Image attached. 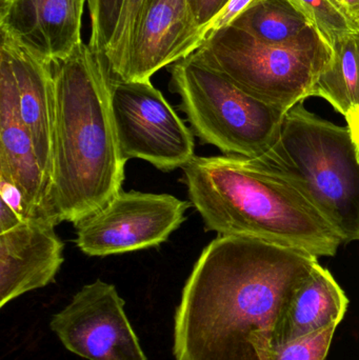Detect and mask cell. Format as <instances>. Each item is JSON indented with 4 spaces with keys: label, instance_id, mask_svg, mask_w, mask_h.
<instances>
[{
    "label": "cell",
    "instance_id": "1",
    "mask_svg": "<svg viewBox=\"0 0 359 360\" xmlns=\"http://www.w3.org/2000/svg\"><path fill=\"white\" fill-rule=\"evenodd\" d=\"M318 258L250 237L211 241L175 310L174 360H261Z\"/></svg>",
    "mask_w": 359,
    "mask_h": 360
},
{
    "label": "cell",
    "instance_id": "2",
    "mask_svg": "<svg viewBox=\"0 0 359 360\" xmlns=\"http://www.w3.org/2000/svg\"><path fill=\"white\" fill-rule=\"evenodd\" d=\"M50 67L55 94L50 205L59 221L75 224L122 191L128 160L116 137L105 60L81 42Z\"/></svg>",
    "mask_w": 359,
    "mask_h": 360
},
{
    "label": "cell",
    "instance_id": "3",
    "mask_svg": "<svg viewBox=\"0 0 359 360\" xmlns=\"http://www.w3.org/2000/svg\"><path fill=\"white\" fill-rule=\"evenodd\" d=\"M190 202L207 230L219 236L250 237L334 256L341 235L286 180L266 172L250 158L195 156L183 169Z\"/></svg>",
    "mask_w": 359,
    "mask_h": 360
},
{
    "label": "cell",
    "instance_id": "4",
    "mask_svg": "<svg viewBox=\"0 0 359 360\" xmlns=\"http://www.w3.org/2000/svg\"><path fill=\"white\" fill-rule=\"evenodd\" d=\"M250 160L292 184L344 243L359 240V152L348 126L322 120L299 103L287 112L273 143Z\"/></svg>",
    "mask_w": 359,
    "mask_h": 360
},
{
    "label": "cell",
    "instance_id": "5",
    "mask_svg": "<svg viewBox=\"0 0 359 360\" xmlns=\"http://www.w3.org/2000/svg\"><path fill=\"white\" fill-rule=\"evenodd\" d=\"M192 55L254 98L289 111L312 97L331 49L318 34L296 44H274L229 25Z\"/></svg>",
    "mask_w": 359,
    "mask_h": 360
},
{
    "label": "cell",
    "instance_id": "6",
    "mask_svg": "<svg viewBox=\"0 0 359 360\" xmlns=\"http://www.w3.org/2000/svg\"><path fill=\"white\" fill-rule=\"evenodd\" d=\"M171 75L181 110L202 143L255 158L275 141L288 111L254 98L192 54L175 63Z\"/></svg>",
    "mask_w": 359,
    "mask_h": 360
},
{
    "label": "cell",
    "instance_id": "7",
    "mask_svg": "<svg viewBox=\"0 0 359 360\" xmlns=\"http://www.w3.org/2000/svg\"><path fill=\"white\" fill-rule=\"evenodd\" d=\"M110 103L120 152L162 172L183 169L195 158L193 132L151 80L111 76Z\"/></svg>",
    "mask_w": 359,
    "mask_h": 360
},
{
    "label": "cell",
    "instance_id": "8",
    "mask_svg": "<svg viewBox=\"0 0 359 360\" xmlns=\"http://www.w3.org/2000/svg\"><path fill=\"white\" fill-rule=\"evenodd\" d=\"M190 205L170 194L120 191L74 224L76 245L86 255L101 257L158 247L185 221Z\"/></svg>",
    "mask_w": 359,
    "mask_h": 360
},
{
    "label": "cell",
    "instance_id": "9",
    "mask_svg": "<svg viewBox=\"0 0 359 360\" xmlns=\"http://www.w3.org/2000/svg\"><path fill=\"white\" fill-rule=\"evenodd\" d=\"M115 285L96 279L84 285L50 329L70 352L88 360H149Z\"/></svg>",
    "mask_w": 359,
    "mask_h": 360
},
{
    "label": "cell",
    "instance_id": "10",
    "mask_svg": "<svg viewBox=\"0 0 359 360\" xmlns=\"http://www.w3.org/2000/svg\"><path fill=\"white\" fill-rule=\"evenodd\" d=\"M202 41V29L188 0H153L116 78L151 80L162 68L195 52Z\"/></svg>",
    "mask_w": 359,
    "mask_h": 360
},
{
    "label": "cell",
    "instance_id": "11",
    "mask_svg": "<svg viewBox=\"0 0 359 360\" xmlns=\"http://www.w3.org/2000/svg\"><path fill=\"white\" fill-rule=\"evenodd\" d=\"M88 0H1V38L40 60L65 58L81 44Z\"/></svg>",
    "mask_w": 359,
    "mask_h": 360
},
{
    "label": "cell",
    "instance_id": "12",
    "mask_svg": "<svg viewBox=\"0 0 359 360\" xmlns=\"http://www.w3.org/2000/svg\"><path fill=\"white\" fill-rule=\"evenodd\" d=\"M51 217L32 218L0 233V308L52 283L63 260V240Z\"/></svg>",
    "mask_w": 359,
    "mask_h": 360
},
{
    "label": "cell",
    "instance_id": "13",
    "mask_svg": "<svg viewBox=\"0 0 359 360\" xmlns=\"http://www.w3.org/2000/svg\"><path fill=\"white\" fill-rule=\"evenodd\" d=\"M0 176L10 179L20 188L36 217L58 220L51 209L50 179L38 160L31 135L19 118L14 79L8 68L2 63H0Z\"/></svg>",
    "mask_w": 359,
    "mask_h": 360
},
{
    "label": "cell",
    "instance_id": "14",
    "mask_svg": "<svg viewBox=\"0 0 359 360\" xmlns=\"http://www.w3.org/2000/svg\"><path fill=\"white\" fill-rule=\"evenodd\" d=\"M0 63L12 74L19 118L31 135L38 160L51 180L54 137V82L50 63L1 38Z\"/></svg>",
    "mask_w": 359,
    "mask_h": 360
},
{
    "label": "cell",
    "instance_id": "15",
    "mask_svg": "<svg viewBox=\"0 0 359 360\" xmlns=\"http://www.w3.org/2000/svg\"><path fill=\"white\" fill-rule=\"evenodd\" d=\"M349 300L328 269L315 264L296 290L274 329L271 346L287 344L339 326L347 312Z\"/></svg>",
    "mask_w": 359,
    "mask_h": 360
},
{
    "label": "cell",
    "instance_id": "16",
    "mask_svg": "<svg viewBox=\"0 0 359 360\" xmlns=\"http://www.w3.org/2000/svg\"><path fill=\"white\" fill-rule=\"evenodd\" d=\"M231 25L274 44H296L318 34L290 0H255Z\"/></svg>",
    "mask_w": 359,
    "mask_h": 360
},
{
    "label": "cell",
    "instance_id": "17",
    "mask_svg": "<svg viewBox=\"0 0 359 360\" xmlns=\"http://www.w3.org/2000/svg\"><path fill=\"white\" fill-rule=\"evenodd\" d=\"M312 97L324 98L345 117L359 109V31L335 40Z\"/></svg>",
    "mask_w": 359,
    "mask_h": 360
},
{
    "label": "cell",
    "instance_id": "18",
    "mask_svg": "<svg viewBox=\"0 0 359 360\" xmlns=\"http://www.w3.org/2000/svg\"><path fill=\"white\" fill-rule=\"evenodd\" d=\"M309 20L318 35L332 48L337 38L359 31L333 0H290Z\"/></svg>",
    "mask_w": 359,
    "mask_h": 360
},
{
    "label": "cell",
    "instance_id": "19",
    "mask_svg": "<svg viewBox=\"0 0 359 360\" xmlns=\"http://www.w3.org/2000/svg\"><path fill=\"white\" fill-rule=\"evenodd\" d=\"M153 0H124L115 35L103 56L113 77L117 76L126 61L135 32Z\"/></svg>",
    "mask_w": 359,
    "mask_h": 360
},
{
    "label": "cell",
    "instance_id": "20",
    "mask_svg": "<svg viewBox=\"0 0 359 360\" xmlns=\"http://www.w3.org/2000/svg\"><path fill=\"white\" fill-rule=\"evenodd\" d=\"M337 328L331 325L287 344L271 346L261 360H326Z\"/></svg>",
    "mask_w": 359,
    "mask_h": 360
},
{
    "label": "cell",
    "instance_id": "21",
    "mask_svg": "<svg viewBox=\"0 0 359 360\" xmlns=\"http://www.w3.org/2000/svg\"><path fill=\"white\" fill-rule=\"evenodd\" d=\"M124 0H88L91 16L90 48L103 59L119 20Z\"/></svg>",
    "mask_w": 359,
    "mask_h": 360
},
{
    "label": "cell",
    "instance_id": "22",
    "mask_svg": "<svg viewBox=\"0 0 359 360\" xmlns=\"http://www.w3.org/2000/svg\"><path fill=\"white\" fill-rule=\"evenodd\" d=\"M0 233L36 217L20 188L6 177L0 176ZM52 218V217H51Z\"/></svg>",
    "mask_w": 359,
    "mask_h": 360
},
{
    "label": "cell",
    "instance_id": "23",
    "mask_svg": "<svg viewBox=\"0 0 359 360\" xmlns=\"http://www.w3.org/2000/svg\"><path fill=\"white\" fill-rule=\"evenodd\" d=\"M254 1L255 0H229L223 6V10L217 14V16L209 23L208 27L204 30V41L214 32L231 25L236 18L242 15Z\"/></svg>",
    "mask_w": 359,
    "mask_h": 360
},
{
    "label": "cell",
    "instance_id": "24",
    "mask_svg": "<svg viewBox=\"0 0 359 360\" xmlns=\"http://www.w3.org/2000/svg\"><path fill=\"white\" fill-rule=\"evenodd\" d=\"M229 0H188L202 35L209 23L223 10Z\"/></svg>",
    "mask_w": 359,
    "mask_h": 360
},
{
    "label": "cell",
    "instance_id": "25",
    "mask_svg": "<svg viewBox=\"0 0 359 360\" xmlns=\"http://www.w3.org/2000/svg\"><path fill=\"white\" fill-rule=\"evenodd\" d=\"M341 12L359 27V0H333Z\"/></svg>",
    "mask_w": 359,
    "mask_h": 360
},
{
    "label": "cell",
    "instance_id": "26",
    "mask_svg": "<svg viewBox=\"0 0 359 360\" xmlns=\"http://www.w3.org/2000/svg\"><path fill=\"white\" fill-rule=\"evenodd\" d=\"M346 120H347L348 128L350 129L352 139H353L354 143L359 152V109L346 117Z\"/></svg>",
    "mask_w": 359,
    "mask_h": 360
}]
</instances>
